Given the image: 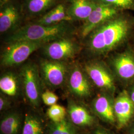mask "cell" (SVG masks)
<instances>
[{
    "label": "cell",
    "instance_id": "cell-17",
    "mask_svg": "<svg viewBox=\"0 0 134 134\" xmlns=\"http://www.w3.org/2000/svg\"><path fill=\"white\" fill-rule=\"evenodd\" d=\"M1 92L10 98L19 96L22 91V86L19 73L8 71L0 77Z\"/></svg>",
    "mask_w": 134,
    "mask_h": 134
},
{
    "label": "cell",
    "instance_id": "cell-23",
    "mask_svg": "<svg viewBox=\"0 0 134 134\" xmlns=\"http://www.w3.org/2000/svg\"><path fill=\"white\" fill-rule=\"evenodd\" d=\"M96 3L109 5L120 10H134V0H94Z\"/></svg>",
    "mask_w": 134,
    "mask_h": 134
},
{
    "label": "cell",
    "instance_id": "cell-12",
    "mask_svg": "<svg viewBox=\"0 0 134 134\" xmlns=\"http://www.w3.org/2000/svg\"><path fill=\"white\" fill-rule=\"evenodd\" d=\"M20 1L26 23L41 16L56 5L65 1V0Z\"/></svg>",
    "mask_w": 134,
    "mask_h": 134
},
{
    "label": "cell",
    "instance_id": "cell-13",
    "mask_svg": "<svg viewBox=\"0 0 134 134\" xmlns=\"http://www.w3.org/2000/svg\"><path fill=\"white\" fill-rule=\"evenodd\" d=\"M114 104L112 94L102 91L92 101V106L96 114L102 120L113 124L116 122Z\"/></svg>",
    "mask_w": 134,
    "mask_h": 134
},
{
    "label": "cell",
    "instance_id": "cell-10",
    "mask_svg": "<svg viewBox=\"0 0 134 134\" xmlns=\"http://www.w3.org/2000/svg\"><path fill=\"white\" fill-rule=\"evenodd\" d=\"M121 10L109 5L96 3L88 18L77 28V36L82 42L97 26L120 14Z\"/></svg>",
    "mask_w": 134,
    "mask_h": 134
},
{
    "label": "cell",
    "instance_id": "cell-28",
    "mask_svg": "<svg viewBox=\"0 0 134 134\" xmlns=\"http://www.w3.org/2000/svg\"><path fill=\"white\" fill-rule=\"evenodd\" d=\"M129 131L130 134H134V122L132 123V124L131 125L129 129Z\"/></svg>",
    "mask_w": 134,
    "mask_h": 134
},
{
    "label": "cell",
    "instance_id": "cell-18",
    "mask_svg": "<svg viewBox=\"0 0 134 134\" xmlns=\"http://www.w3.org/2000/svg\"><path fill=\"white\" fill-rule=\"evenodd\" d=\"M65 21H72L67 13V4L65 1L56 5L45 14L29 22L42 25H53Z\"/></svg>",
    "mask_w": 134,
    "mask_h": 134
},
{
    "label": "cell",
    "instance_id": "cell-16",
    "mask_svg": "<svg viewBox=\"0 0 134 134\" xmlns=\"http://www.w3.org/2000/svg\"><path fill=\"white\" fill-rule=\"evenodd\" d=\"M67 111L69 119L77 127H90L94 123V117L89 111L72 99L68 100Z\"/></svg>",
    "mask_w": 134,
    "mask_h": 134
},
{
    "label": "cell",
    "instance_id": "cell-15",
    "mask_svg": "<svg viewBox=\"0 0 134 134\" xmlns=\"http://www.w3.org/2000/svg\"><path fill=\"white\" fill-rule=\"evenodd\" d=\"M67 13L72 21H84L96 5L94 0H65Z\"/></svg>",
    "mask_w": 134,
    "mask_h": 134
},
{
    "label": "cell",
    "instance_id": "cell-21",
    "mask_svg": "<svg viewBox=\"0 0 134 134\" xmlns=\"http://www.w3.org/2000/svg\"><path fill=\"white\" fill-rule=\"evenodd\" d=\"M77 127L67 117L59 122H53L48 127V134H77Z\"/></svg>",
    "mask_w": 134,
    "mask_h": 134
},
{
    "label": "cell",
    "instance_id": "cell-25",
    "mask_svg": "<svg viewBox=\"0 0 134 134\" xmlns=\"http://www.w3.org/2000/svg\"><path fill=\"white\" fill-rule=\"evenodd\" d=\"M10 97L1 92L0 93V111H4L10 108L11 101Z\"/></svg>",
    "mask_w": 134,
    "mask_h": 134
},
{
    "label": "cell",
    "instance_id": "cell-9",
    "mask_svg": "<svg viewBox=\"0 0 134 134\" xmlns=\"http://www.w3.org/2000/svg\"><path fill=\"white\" fill-rule=\"evenodd\" d=\"M92 85L81 63L72 61L65 85L69 93L77 99H86L92 94Z\"/></svg>",
    "mask_w": 134,
    "mask_h": 134
},
{
    "label": "cell",
    "instance_id": "cell-5",
    "mask_svg": "<svg viewBox=\"0 0 134 134\" xmlns=\"http://www.w3.org/2000/svg\"><path fill=\"white\" fill-rule=\"evenodd\" d=\"M1 52V67L11 68L21 66L26 62L30 55L38 50L44 43L27 40H19L4 43Z\"/></svg>",
    "mask_w": 134,
    "mask_h": 134
},
{
    "label": "cell",
    "instance_id": "cell-20",
    "mask_svg": "<svg viewBox=\"0 0 134 134\" xmlns=\"http://www.w3.org/2000/svg\"><path fill=\"white\" fill-rule=\"evenodd\" d=\"M22 134H45L42 119L36 114L29 112L25 114Z\"/></svg>",
    "mask_w": 134,
    "mask_h": 134
},
{
    "label": "cell",
    "instance_id": "cell-7",
    "mask_svg": "<svg viewBox=\"0 0 134 134\" xmlns=\"http://www.w3.org/2000/svg\"><path fill=\"white\" fill-rule=\"evenodd\" d=\"M71 62L40 59L37 63L44 86L51 90L65 86Z\"/></svg>",
    "mask_w": 134,
    "mask_h": 134
},
{
    "label": "cell",
    "instance_id": "cell-2",
    "mask_svg": "<svg viewBox=\"0 0 134 134\" xmlns=\"http://www.w3.org/2000/svg\"><path fill=\"white\" fill-rule=\"evenodd\" d=\"M74 23L65 21L46 25L27 22L13 34L5 36L4 43L27 40L45 44L63 37L77 35L78 27Z\"/></svg>",
    "mask_w": 134,
    "mask_h": 134
},
{
    "label": "cell",
    "instance_id": "cell-22",
    "mask_svg": "<svg viewBox=\"0 0 134 134\" xmlns=\"http://www.w3.org/2000/svg\"><path fill=\"white\" fill-rule=\"evenodd\" d=\"M67 111L62 106L57 104L50 106L47 110L48 118L53 122H59L65 119Z\"/></svg>",
    "mask_w": 134,
    "mask_h": 134
},
{
    "label": "cell",
    "instance_id": "cell-14",
    "mask_svg": "<svg viewBox=\"0 0 134 134\" xmlns=\"http://www.w3.org/2000/svg\"><path fill=\"white\" fill-rule=\"evenodd\" d=\"M114 108L119 128L128 124L134 114V103L127 91L121 93L114 100Z\"/></svg>",
    "mask_w": 134,
    "mask_h": 134
},
{
    "label": "cell",
    "instance_id": "cell-4",
    "mask_svg": "<svg viewBox=\"0 0 134 134\" xmlns=\"http://www.w3.org/2000/svg\"><path fill=\"white\" fill-rule=\"evenodd\" d=\"M19 73L22 91L26 99L34 107H38L41 101L44 85L38 63L27 60L20 66Z\"/></svg>",
    "mask_w": 134,
    "mask_h": 134
},
{
    "label": "cell",
    "instance_id": "cell-27",
    "mask_svg": "<svg viewBox=\"0 0 134 134\" xmlns=\"http://www.w3.org/2000/svg\"><path fill=\"white\" fill-rule=\"evenodd\" d=\"M128 93H129V95L131 100L134 102V85L131 87L130 92Z\"/></svg>",
    "mask_w": 134,
    "mask_h": 134
},
{
    "label": "cell",
    "instance_id": "cell-19",
    "mask_svg": "<svg viewBox=\"0 0 134 134\" xmlns=\"http://www.w3.org/2000/svg\"><path fill=\"white\" fill-rule=\"evenodd\" d=\"M24 120L17 111H11L4 115L0 122L1 134H19Z\"/></svg>",
    "mask_w": 134,
    "mask_h": 134
},
{
    "label": "cell",
    "instance_id": "cell-29",
    "mask_svg": "<svg viewBox=\"0 0 134 134\" xmlns=\"http://www.w3.org/2000/svg\"><path fill=\"white\" fill-rule=\"evenodd\" d=\"M8 1H9V0H0V5L3 4L4 3H5V2Z\"/></svg>",
    "mask_w": 134,
    "mask_h": 134
},
{
    "label": "cell",
    "instance_id": "cell-8",
    "mask_svg": "<svg viewBox=\"0 0 134 134\" xmlns=\"http://www.w3.org/2000/svg\"><path fill=\"white\" fill-rule=\"evenodd\" d=\"M26 23L20 0H9L0 5L1 35L13 34Z\"/></svg>",
    "mask_w": 134,
    "mask_h": 134
},
{
    "label": "cell",
    "instance_id": "cell-11",
    "mask_svg": "<svg viewBox=\"0 0 134 134\" xmlns=\"http://www.w3.org/2000/svg\"><path fill=\"white\" fill-rule=\"evenodd\" d=\"M107 64L112 71L122 81L134 79V52L127 50L109 56Z\"/></svg>",
    "mask_w": 134,
    "mask_h": 134
},
{
    "label": "cell",
    "instance_id": "cell-26",
    "mask_svg": "<svg viewBox=\"0 0 134 134\" xmlns=\"http://www.w3.org/2000/svg\"><path fill=\"white\" fill-rule=\"evenodd\" d=\"M91 134H110L104 130L97 129L95 130Z\"/></svg>",
    "mask_w": 134,
    "mask_h": 134
},
{
    "label": "cell",
    "instance_id": "cell-1",
    "mask_svg": "<svg viewBox=\"0 0 134 134\" xmlns=\"http://www.w3.org/2000/svg\"><path fill=\"white\" fill-rule=\"evenodd\" d=\"M134 27V16L122 14L97 26L81 42L90 58H101L124 43Z\"/></svg>",
    "mask_w": 134,
    "mask_h": 134
},
{
    "label": "cell",
    "instance_id": "cell-6",
    "mask_svg": "<svg viewBox=\"0 0 134 134\" xmlns=\"http://www.w3.org/2000/svg\"><path fill=\"white\" fill-rule=\"evenodd\" d=\"M81 65L92 85L102 91L114 92V77L107 63L101 58H90Z\"/></svg>",
    "mask_w": 134,
    "mask_h": 134
},
{
    "label": "cell",
    "instance_id": "cell-3",
    "mask_svg": "<svg viewBox=\"0 0 134 134\" xmlns=\"http://www.w3.org/2000/svg\"><path fill=\"white\" fill-rule=\"evenodd\" d=\"M83 46L77 35H70L45 43L39 49L43 58L71 62L82 52Z\"/></svg>",
    "mask_w": 134,
    "mask_h": 134
},
{
    "label": "cell",
    "instance_id": "cell-24",
    "mask_svg": "<svg viewBox=\"0 0 134 134\" xmlns=\"http://www.w3.org/2000/svg\"><path fill=\"white\" fill-rule=\"evenodd\" d=\"M58 99V96L50 90L43 91L41 96V101L44 104L49 106L56 104Z\"/></svg>",
    "mask_w": 134,
    "mask_h": 134
}]
</instances>
